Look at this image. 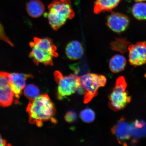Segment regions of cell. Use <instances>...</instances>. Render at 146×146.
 <instances>
[{"mask_svg":"<svg viewBox=\"0 0 146 146\" xmlns=\"http://www.w3.org/2000/svg\"><path fill=\"white\" fill-rule=\"evenodd\" d=\"M7 144L6 140L3 139L1 135H0V146H6L7 145Z\"/></svg>","mask_w":146,"mask_h":146,"instance_id":"24","label":"cell"},{"mask_svg":"<svg viewBox=\"0 0 146 146\" xmlns=\"http://www.w3.org/2000/svg\"><path fill=\"white\" fill-rule=\"evenodd\" d=\"M133 16L140 21L146 20V3L139 2L135 3L133 7Z\"/></svg>","mask_w":146,"mask_h":146,"instance_id":"18","label":"cell"},{"mask_svg":"<svg viewBox=\"0 0 146 146\" xmlns=\"http://www.w3.org/2000/svg\"><path fill=\"white\" fill-rule=\"evenodd\" d=\"M129 44L125 38H116L110 43L111 48L113 50L123 54L127 52Z\"/></svg>","mask_w":146,"mask_h":146,"instance_id":"17","label":"cell"},{"mask_svg":"<svg viewBox=\"0 0 146 146\" xmlns=\"http://www.w3.org/2000/svg\"><path fill=\"white\" fill-rule=\"evenodd\" d=\"M127 64L125 58L120 54L113 56L110 60L109 67L111 72L118 73L125 69Z\"/></svg>","mask_w":146,"mask_h":146,"instance_id":"16","label":"cell"},{"mask_svg":"<svg viewBox=\"0 0 146 146\" xmlns=\"http://www.w3.org/2000/svg\"><path fill=\"white\" fill-rule=\"evenodd\" d=\"M48 12L45 14L52 28L57 31L67 20L72 19L75 13L70 0H53L48 6Z\"/></svg>","mask_w":146,"mask_h":146,"instance_id":"2","label":"cell"},{"mask_svg":"<svg viewBox=\"0 0 146 146\" xmlns=\"http://www.w3.org/2000/svg\"><path fill=\"white\" fill-rule=\"evenodd\" d=\"M78 116L74 111L70 110L67 112L65 116V121L69 123H72L77 120Z\"/></svg>","mask_w":146,"mask_h":146,"instance_id":"22","label":"cell"},{"mask_svg":"<svg viewBox=\"0 0 146 146\" xmlns=\"http://www.w3.org/2000/svg\"><path fill=\"white\" fill-rule=\"evenodd\" d=\"M111 131L116 137L119 143L124 145H125L126 141L130 139L132 136V125L128 123L123 117L112 127Z\"/></svg>","mask_w":146,"mask_h":146,"instance_id":"8","label":"cell"},{"mask_svg":"<svg viewBox=\"0 0 146 146\" xmlns=\"http://www.w3.org/2000/svg\"><path fill=\"white\" fill-rule=\"evenodd\" d=\"M121 0H96L94 11L96 14L110 11L117 6Z\"/></svg>","mask_w":146,"mask_h":146,"instance_id":"14","label":"cell"},{"mask_svg":"<svg viewBox=\"0 0 146 146\" xmlns=\"http://www.w3.org/2000/svg\"><path fill=\"white\" fill-rule=\"evenodd\" d=\"M128 50L129 61L131 65L137 66L146 64V41L129 45Z\"/></svg>","mask_w":146,"mask_h":146,"instance_id":"7","label":"cell"},{"mask_svg":"<svg viewBox=\"0 0 146 146\" xmlns=\"http://www.w3.org/2000/svg\"><path fill=\"white\" fill-rule=\"evenodd\" d=\"M34 41L35 45L40 50L52 54L54 58L58 56V54L56 52L57 47L50 38H40L35 37Z\"/></svg>","mask_w":146,"mask_h":146,"instance_id":"13","label":"cell"},{"mask_svg":"<svg viewBox=\"0 0 146 146\" xmlns=\"http://www.w3.org/2000/svg\"><path fill=\"white\" fill-rule=\"evenodd\" d=\"M80 116L82 121L86 123H89L94 121L95 119L96 114L92 109L87 108L81 111Z\"/></svg>","mask_w":146,"mask_h":146,"instance_id":"21","label":"cell"},{"mask_svg":"<svg viewBox=\"0 0 146 146\" xmlns=\"http://www.w3.org/2000/svg\"><path fill=\"white\" fill-rule=\"evenodd\" d=\"M127 88L124 76H120L117 78L115 86L109 96V106L112 110H122L131 102V98L126 90Z\"/></svg>","mask_w":146,"mask_h":146,"instance_id":"3","label":"cell"},{"mask_svg":"<svg viewBox=\"0 0 146 146\" xmlns=\"http://www.w3.org/2000/svg\"><path fill=\"white\" fill-rule=\"evenodd\" d=\"M10 74L0 72V107H9L13 101L15 96L9 82Z\"/></svg>","mask_w":146,"mask_h":146,"instance_id":"6","label":"cell"},{"mask_svg":"<svg viewBox=\"0 0 146 146\" xmlns=\"http://www.w3.org/2000/svg\"><path fill=\"white\" fill-rule=\"evenodd\" d=\"M65 53L67 58L72 60H77L82 57L84 50L81 43L78 41H72L67 44Z\"/></svg>","mask_w":146,"mask_h":146,"instance_id":"12","label":"cell"},{"mask_svg":"<svg viewBox=\"0 0 146 146\" xmlns=\"http://www.w3.org/2000/svg\"><path fill=\"white\" fill-rule=\"evenodd\" d=\"M33 77L31 74L13 73L9 76L10 85L14 96L16 99H19L23 91L26 86L27 80L29 78Z\"/></svg>","mask_w":146,"mask_h":146,"instance_id":"10","label":"cell"},{"mask_svg":"<svg viewBox=\"0 0 146 146\" xmlns=\"http://www.w3.org/2000/svg\"><path fill=\"white\" fill-rule=\"evenodd\" d=\"M23 90L25 96L30 100L35 99L40 95L39 89L33 84L26 86Z\"/></svg>","mask_w":146,"mask_h":146,"instance_id":"20","label":"cell"},{"mask_svg":"<svg viewBox=\"0 0 146 146\" xmlns=\"http://www.w3.org/2000/svg\"><path fill=\"white\" fill-rule=\"evenodd\" d=\"M129 21L127 16L118 13L112 12L107 18V25L113 31L120 33L125 31L129 25Z\"/></svg>","mask_w":146,"mask_h":146,"instance_id":"9","label":"cell"},{"mask_svg":"<svg viewBox=\"0 0 146 146\" xmlns=\"http://www.w3.org/2000/svg\"><path fill=\"white\" fill-rule=\"evenodd\" d=\"M27 11L31 17L36 18L43 14L45 7L43 3L39 0H31L27 3Z\"/></svg>","mask_w":146,"mask_h":146,"instance_id":"15","label":"cell"},{"mask_svg":"<svg viewBox=\"0 0 146 146\" xmlns=\"http://www.w3.org/2000/svg\"><path fill=\"white\" fill-rule=\"evenodd\" d=\"M0 39L6 42L11 46L12 47L14 46L13 44L11 41L5 34L4 28L1 23H0Z\"/></svg>","mask_w":146,"mask_h":146,"instance_id":"23","label":"cell"},{"mask_svg":"<svg viewBox=\"0 0 146 146\" xmlns=\"http://www.w3.org/2000/svg\"><path fill=\"white\" fill-rule=\"evenodd\" d=\"M27 111L29 116V122L38 127H41L45 121L56 123L54 118L56 112L55 107L46 94L40 95L35 99L30 100Z\"/></svg>","mask_w":146,"mask_h":146,"instance_id":"1","label":"cell"},{"mask_svg":"<svg viewBox=\"0 0 146 146\" xmlns=\"http://www.w3.org/2000/svg\"><path fill=\"white\" fill-rule=\"evenodd\" d=\"M55 81L58 84L57 98L62 100L76 92L80 86L79 76L75 74L64 76L59 71L54 73Z\"/></svg>","mask_w":146,"mask_h":146,"instance_id":"5","label":"cell"},{"mask_svg":"<svg viewBox=\"0 0 146 146\" xmlns=\"http://www.w3.org/2000/svg\"><path fill=\"white\" fill-rule=\"evenodd\" d=\"M134 1L136 2H140L146 1V0H134Z\"/></svg>","mask_w":146,"mask_h":146,"instance_id":"25","label":"cell"},{"mask_svg":"<svg viewBox=\"0 0 146 146\" xmlns=\"http://www.w3.org/2000/svg\"><path fill=\"white\" fill-rule=\"evenodd\" d=\"M79 81L85 90L84 103L87 104L97 96L100 88L105 86L107 79L103 75L89 72L79 76Z\"/></svg>","mask_w":146,"mask_h":146,"instance_id":"4","label":"cell"},{"mask_svg":"<svg viewBox=\"0 0 146 146\" xmlns=\"http://www.w3.org/2000/svg\"><path fill=\"white\" fill-rule=\"evenodd\" d=\"M30 45L32 50L29 54V57L32 59L36 65H39L40 63L48 66L53 64V58L54 57L52 54L38 48L35 45L34 42H31Z\"/></svg>","mask_w":146,"mask_h":146,"instance_id":"11","label":"cell"},{"mask_svg":"<svg viewBox=\"0 0 146 146\" xmlns=\"http://www.w3.org/2000/svg\"><path fill=\"white\" fill-rule=\"evenodd\" d=\"M132 136L133 135L135 137L138 138L146 134V125L143 122L137 120L132 125Z\"/></svg>","mask_w":146,"mask_h":146,"instance_id":"19","label":"cell"}]
</instances>
